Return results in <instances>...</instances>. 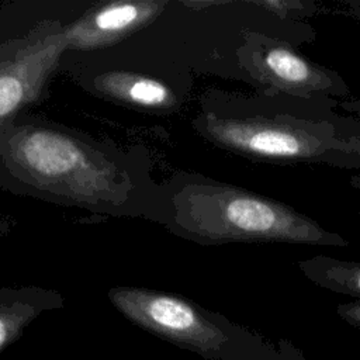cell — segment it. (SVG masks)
Listing matches in <instances>:
<instances>
[{"mask_svg":"<svg viewBox=\"0 0 360 360\" xmlns=\"http://www.w3.org/2000/svg\"><path fill=\"white\" fill-rule=\"evenodd\" d=\"M278 350L283 354L284 360H307L301 350H298L295 346H292L287 340H280L278 342Z\"/></svg>","mask_w":360,"mask_h":360,"instance_id":"obj_12","label":"cell"},{"mask_svg":"<svg viewBox=\"0 0 360 360\" xmlns=\"http://www.w3.org/2000/svg\"><path fill=\"white\" fill-rule=\"evenodd\" d=\"M10 228H11L10 221L7 218H4V217H0V238L6 236L8 233V231H10Z\"/></svg>","mask_w":360,"mask_h":360,"instance_id":"obj_14","label":"cell"},{"mask_svg":"<svg viewBox=\"0 0 360 360\" xmlns=\"http://www.w3.org/2000/svg\"><path fill=\"white\" fill-rule=\"evenodd\" d=\"M336 312L346 323L360 329V300L339 304Z\"/></svg>","mask_w":360,"mask_h":360,"instance_id":"obj_11","label":"cell"},{"mask_svg":"<svg viewBox=\"0 0 360 360\" xmlns=\"http://www.w3.org/2000/svg\"><path fill=\"white\" fill-rule=\"evenodd\" d=\"M163 0H118L90 4L65 25L66 52L94 51L117 44L155 21L167 6Z\"/></svg>","mask_w":360,"mask_h":360,"instance_id":"obj_7","label":"cell"},{"mask_svg":"<svg viewBox=\"0 0 360 360\" xmlns=\"http://www.w3.org/2000/svg\"><path fill=\"white\" fill-rule=\"evenodd\" d=\"M65 22L45 18L0 41V129L41 103L66 53Z\"/></svg>","mask_w":360,"mask_h":360,"instance_id":"obj_5","label":"cell"},{"mask_svg":"<svg viewBox=\"0 0 360 360\" xmlns=\"http://www.w3.org/2000/svg\"><path fill=\"white\" fill-rule=\"evenodd\" d=\"M149 221L200 245L349 246L340 233L283 201L191 172H176L158 183Z\"/></svg>","mask_w":360,"mask_h":360,"instance_id":"obj_3","label":"cell"},{"mask_svg":"<svg viewBox=\"0 0 360 360\" xmlns=\"http://www.w3.org/2000/svg\"><path fill=\"white\" fill-rule=\"evenodd\" d=\"M83 86L114 103L149 112H173L180 105V96L166 80L145 72L122 68L84 70Z\"/></svg>","mask_w":360,"mask_h":360,"instance_id":"obj_8","label":"cell"},{"mask_svg":"<svg viewBox=\"0 0 360 360\" xmlns=\"http://www.w3.org/2000/svg\"><path fill=\"white\" fill-rule=\"evenodd\" d=\"M107 297L132 325L205 360H284L262 336L183 295L115 285Z\"/></svg>","mask_w":360,"mask_h":360,"instance_id":"obj_4","label":"cell"},{"mask_svg":"<svg viewBox=\"0 0 360 360\" xmlns=\"http://www.w3.org/2000/svg\"><path fill=\"white\" fill-rule=\"evenodd\" d=\"M297 267L314 284L360 300V262L316 255L297 262Z\"/></svg>","mask_w":360,"mask_h":360,"instance_id":"obj_10","label":"cell"},{"mask_svg":"<svg viewBox=\"0 0 360 360\" xmlns=\"http://www.w3.org/2000/svg\"><path fill=\"white\" fill-rule=\"evenodd\" d=\"M65 307V297L38 285L0 287V353L15 343L44 312Z\"/></svg>","mask_w":360,"mask_h":360,"instance_id":"obj_9","label":"cell"},{"mask_svg":"<svg viewBox=\"0 0 360 360\" xmlns=\"http://www.w3.org/2000/svg\"><path fill=\"white\" fill-rule=\"evenodd\" d=\"M239 65L267 94H284L305 100H326L345 94L342 79L291 46L264 34H249L238 49Z\"/></svg>","mask_w":360,"mask_h":360,"instance_id":"obj_6","label":"cell"},{"mask_svg":"<svg viewBox=\"0 0 360 360\" xmlns=\"http://www.w3.org/2000/svg\"><path fill=\"white\" fill-rule=\"evenodd\" d=\"M325 101L212 91L193 128L215 146L255 162L360 169V122L332 112Z\"/></svg>","mask_w":360,"mask_h":360,"instance_id":"obj_2","label":"cell"},{"mask_svg":"<svg viewBox=\"0 0 360 360\" xmlns=\"http://www.w3.org/2000/svg\"><path fill=\"white\" fill-rule=\"evenodd\" d=\"M158 183L139 149L27 111L0 129V188L98 215L149 219Z\"/></svg>","mask_w":360,"mask_h":360,"instance_id":"obj_1","label":"cell"},{"mask_svg":"<svg viewBox=\"0 0 360 360\" xmlns=\"http://www.w3.org/2000/svg\"><path fill=\"white\" fill-rule=\"evenodd\" d=\"M260 6L267 7V8H271L273 11H278V13H280V10L292 8L294 6H300V3H290V1H264V3H260Z\"/></svg>","mask_w":360,"mask_h":360,"instance_id":"obj_13","label":"cell"}]
</instances>
